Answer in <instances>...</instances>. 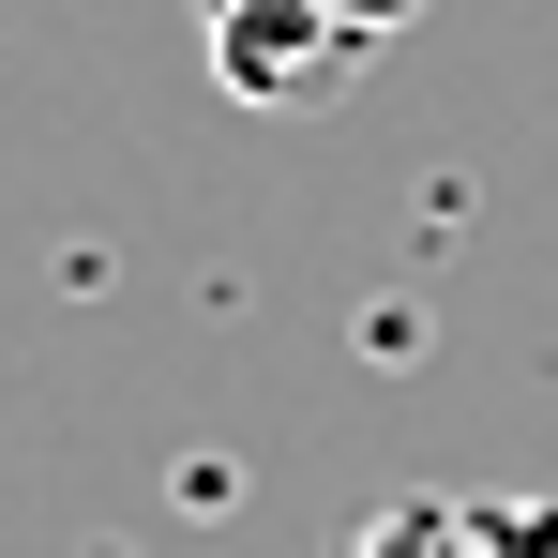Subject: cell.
Masks as SVG:
<instances>
[{
  "label": "cell",
  "mask_w": 558,
  "mask_h": 558,
  "mask_svg": "<svg viewBox=\"0 0 558 558\" xmlns=\"http://www.w3.org/2000/svg\"><path fill=\"white\" fill-rule=\"evenodd\" d=\"M211 15V76H227V106H317L348 92L377 46L332 15V0H196Z\"/></svg>",
  "instance_id": "6da1fadb"
},
{
  "label": "cell",
  "mask_w": 558,
  "mask_h": 558,
  "mask_svg": "<svg viewBox=\"0 0 558 558\" xmlns=\"http://www.w3.org/2000/svg\"><path fill=\"white\" fill-rule=\"evenodd\" d=\"M348 558H483V544H468L453 498H377L363 529H348Z\"/></svg>",
  "instance_id": "7a4b0ae2"
},
{
  "label": "cell",
  "mask_w": 558,
  "mask_h": 558,
  "mask_svg": "<svg viewBox=\"0 0 558 558\" xmlns=\"http://www.w3.org/2000/svg\"><path fill=\"white\" fill-rule=\"evenodd\" d=\"M468 544L483 558H558V498H468Z\"/></svg>",
  "instance_id": "3957f363"
},
{
  "label": "cell",
  "mask_w": 558,
  "mask_h": 558,
  "mask_svg": "<svg viewBox=\"0 0 558 558\" xmlns=\"http://www.w3.org/2000/svg\"><path fill=\"white\" fill-rule=\"evenodd\" d=\"M332 15H348V31H363V46H392V31H408V15H423V0H332Z\"/></svg>",
  "instance_id": "277c9868"
}]
</instances>
